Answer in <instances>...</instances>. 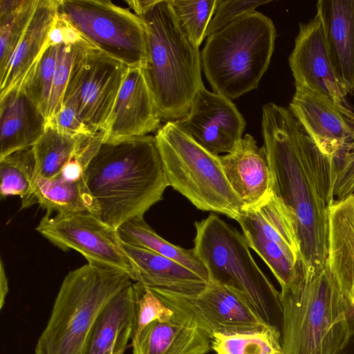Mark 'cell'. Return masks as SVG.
<instances>
[{
  "mask_svg": "<svg viewBox=\"0 0 354 354\" xmlns=\"http://www.w3.org/2000/svg\"><path fill=\"white\" fill-rule=\"evenodd\" d=\"M78 44L58 46L47 121L62 106L64 92L68 82Z\"/></svg>",
  "mask_w": 354,
  "mask_h": 354,
  "instance_id": "e575fe53",
  "label": "cell"
},
{
  "mask_svg": "<svg viewBox=\"0 0 354 354\" xmlns=\"http://www.w3.org/2000/svg\"><path fill=\"white\" fill-rule=\"evenodd\" d=\"M326 268L354 310V194L330 207Z\"/></svg>",
  "mask_w": 354,
  "mask_h": 354,
  "instance_id": "d6986e66",
  "label": "cell"
},
{
  "mask_svg": "<svg viewBox=\"0 0 354 354\" xmlns=\"http://www.w3.org/2000/svg\"><path fill=\"white\" fill-rule=\"evenodd\" d=\"M2 198L19 196L21 203L31 195L36 176L35 159L32 148L21 149L0 158Z\"/></svg>",
  "mask_w": 354,
  "mask_h": 354,
  "instance_id": "4dcf8cb0",
  "label": "cell"
},
{
  "mask_svg": "<svg viewBox=\"0 0 354 354\" xmlns=\"http://www.w3.org/2000/svg\"><path fill=\"white\" fill-rule=\"evenodd\" d=\"M277 35L271 19L254 10L207 37L201 68L214 93L232 100L257 88Z\"/></svg>",
  "mask_w": 354,
  "mask_h": 354,
  "instance_id": "52a82bcc",
  "label": "cell"
},
{
  "mask_svg": "<svg viewBox=\"0 0 354 354\" xmlns=\"http://www.w3.org/2000/svg\"><path fill=\"white\" fill-rule=\"evenodd\" d=\"M39 204L47 215H67L88 212L93 214L94 203L84 178L71 180L57 176L45 179L36 175L33 191L29 198L21 203V209Z\"/></svg>",
  "mask_w": 354,
  "mask_h": 354,
  "instance_id": "d4e9b609",
  "label": "cell"
},
{
  "mask_svg": "<svg viewBox=\"0 0 354 354\" xmlns=\"http://www.w3.org/2000/svg\"><path fill=\"white\" fill-rule=\"evenodd\" d=\"M162 119L141 68H129L116 97L104 140L157 131Z\"/></svg>",
  "mask_w": 354,
  "mask_h": 354,
  "instance_id": "e0dca14e",
  "label": "cell"
},
{
  "mask_svg": "<svg viewBox=\"0 0 354 354\" xmlns=\"http://www.w3.org/2000/svg\"><path fill=\"white\" fill-rule=\"evenodd\" d=\"M57 50L58 46H50L46 49L20 88L39 109L46 121Z\"/></svg>",
  "mask_w": 354,
  "mask_h": 354,
  "instance_id": "d6a6232c",
  "label": "cell"
},
{
  "mask_svg": "<svg viewBox=\"0 0 354 354\" xmlns=\"http://www.w3.org/2000/svg\"><path fill=\"white\" fill-rule=\"evenodd\" d=\"M316 8L336 73L346 92L354 95V0H319Z\"/></svg>",
  "mask_w": 354,
  "mask_h": 354,
  "instance_id": "44dd1931",
  "label": "cell"
},
{
  "mask_svg": "<svg viewBox=\"0 0 354 354\" xmlns=\"http://www.w3.org/2000/svg\"><path fill=\"white\" fill-rule=\"evenodd\" d=\"M59 0H38L28 26L6 68L0 73V97L21 88L48 48L46 41Z\"/></svg>",
  "mask_w": 354,
  "mask_h": 354,
  "instance_id": "ffe728a7",
  "label": "cell"
},
{
  "mask_svg": "<svg viewBox=\"0 0 354 354\" xmlns=\"http://www.w3.org/2000/svg\"><path fill=\"white\" fill-rule=\"evenodd\" d=\"M128 342L127 340L118 339L115 344L104 354H124Z\"/></svg>",
  "mask_w": 354,
  "mask_h": 354,
  "instance_id": "60d3db41",
  "label": "cell"
},
{
  "mask_svg": "<svg viewBox=\"0 0 354 354\" xmlns=\"http://www.w3.org/2000/svg\"><path fill=\"white\" fill-rule=\"evenodd\" d=\"M198 145L213 155L231 152L242 139L245 121L229 98L202 86L187 114L176 120Z\"/></svg>",
  "mask_w": 354,
  "mask_h": 354,
  "instance_id": "9a60e30c",
  "label": "cell"
},
{
  "mask_svg": "<svg viewBox=\"0 0 354 354\" xmlns=\"http://www.w3.org/2000/svg\"><path fill=\"white\" fill-rule=\"evenodd\" d=\"M261 127L270 190L295 219L306 271L319 273L328 257L335 160L321 151L287 108L264 104Z\"/></svg>",
  "mask_w": 354,
  "mask_h": 354,
  "instance_id": "6da1fadb",
  "label": "cell"
},
{
  "mask_svg": "<svg viewBox=\"0 0 354 354\" xmlns=\"http://www.w3.org/2000/svg\"><path fill=\"white\" fill-rule=\"evenodd\" d=\"M269 1L220 0L207 28L205 37L221 30L239 17L255 10Z\"/></svg>",
  "mask_w": 354,
  "mask_h": 354,
  "instance_id": "d590c367",
  "label": "cell"
},
{
  "mask_svg": "<svg viewBox=\"0 0 354 354\" xmlns=\"http://www.w3.org/2000/svg\"><path fill=\"white\" fill-rule=\"evenodd\" d=\"M120 243L133 266L136 282L185 295L198 294L207 285L198 274L172 259L121 241Z\"/></svg>",
  "mask_w": 354,
  "mask_h": 354,
  "instance_id": "603a6c76",
  "label": "cell"
},
{
  "mask_svg": "<svg viewBox=\"0 0 354 354\" xmlns=\"http://www.w3.org/2000/svg\"><path fill=\"white\" fill-rule=\"evenodd\" d=\"M133 354H206L210 337L195 325L176 317L155 321L131 339Z\"/></svg>",
  "mask_w": 354,
  "mask_h": 354,
  "instance_id": "cb8c5ba5",
  "label": "cell"
},
{
  "mask_svg": "<svg viewBox=\"0 0 354 354\" xmlns=\"http://www.w3.org/2000/svg\"><path fill=\"white\" fill-rule=\"evenodd\" d=\"M288 60L295 85L304 86L338 104L349 106L346 99L348 93L334 68L319 12L306 24H299Z\"/></svg>",
  "mask_w": 354,
  "mask_h": 354,
  "instance_id": "2e32d148",
  "label": "cell"
},
{
  "mask_svg": "<svg viewBox=\"0 0 354 354\" xmlns=\"http://www.w3.org/2000/svg\"><path fill=\"white\" fill-rule=\"evenodd\" d=\"M133 319L131 339L138 335L150 323L169 321L174 313L165 304L148 286L133 283Z\"/></svg>",
  "mask_w": 354,
  "mask_h": 354,
  "instance_id": "836d02e7",
  "label": "cell"
},
{
  "mask_svg": "<svg viewBox=\"0 0 354 354\" xmlns=\"http://www.w3.org/2000/svg\"><path fill=\"white\" fill-rule=\"evenodd\" d=\"M58 12L84 38L129 68H143L147 59L141 19L105 0H59Z\"/></svg>",
  "mask_w": 354,
  "mask_h": 354,
  "instance_id": "9c48e42d",
  "label": "cell"
},
{
  "mask_svg": "<svg viewBox=\"0 0 354 354\" xmlns=\"http://www.w3.org/2000/svg\"><path fill=\"white\" fill-rule=\"evenodd\" d=\"M36 230L63 251L75 250L87 261L95 260L114 266L134 280L133 266L122 248L116 230L91 213L54 216L45 214Z\"/></svg>",
  "mask_w": 354,
  "mask_h": 354,
  "instance_id": "4fadbf2b",
  "label": "cell"
},
{
  "mask_svg": "<svg viewBox=\"0 0 354 354\" xmlns=\"http://www.w3.org/2000/svg\"><path fill=\"white\" fill-rule=\"evenodd\" d=\"M128 70L87 39L77 45L63 104L74 107L93 134L105 131Z\"/></svg>",
  "mask_w": 354,
  "mask_h": 354,
  "instance_id": "30bf717a",
  "label": "cell"
},
{
  "mask_svg": "<svg viewBox=\"0 0 354 354\" xmlns=\"http://www.w3.org/2000/svg\"><path fill=\"white\" fill-rule=\"evenodd\" d=\"M210 339L216 354H283L281 334L270 326L252 332L215 333Z\"/></svg>",
  "mask_w": 354,
  "mask_h": 354,
  "instance_id": "f546056e",
  "label": "cell"
},
{
  "mask_svg": "<svg viewBox=\"0 0 354 354\" xmlns=\"http://www.w3.org/2000/svg\"><path fill=\"white\" fill-rule=\"evenodd\" d=\"M46 127L71 136L95 135L82 122L74 107L67 104H63L62 108L47 121Z\"/></svg>",
  "mask_w": 354,
  "mask_h": 354,
  "instance_id": "74e56055",
  "label": "cell"
},
{
  "mask_svg": "<svg viewBox=\"0 0 354 354\" xmlns=\"http://www.w3.org/2000/svg\"><path fill=\"white\" fill-rule=\"evenodd\" d=\"M87 261L64 279L34 354H82L100 313L132 284L124 270L95 260Z\"/></svg>",
  "mask_w": 354,
  "mask_h": 354,
  "instance_id": "5b68a950",
  "label": "cell"
},
{
  "mask_svg": "<svg viewBox=\"0 0 354 354\" xmlns=\"http://www.w3.org/2000/svg\"><path fill=\"white\" fill-rule=\"evenodd\" d=\"M116 232L121 241L172 259L208 282L207 270L194 249H184L164 239L146 223L143 217L124 222L118 227Z\"/></svg>",
  "mask_w": 354,
  "mask_h": 354,
  "instance_id": "4316f807",
  "label": "cell"
},
{
  "mask_svg": "<svg viewBox=\"0 0 354 354\" xmlns=\"http://www.w3.org/2000/svg\"><path fill=\"white\" fill-rule=\"evenodd\" d=\"M295 86L288 109L321 151L335 160L354 137V109Z\"/></svg>",
  "mask_w": 354,
  "mask_h": 354,
  "instance_id": "5bb4252c",
  "label": "cell"
},
{
  "mask_svg": "<svg viewBox=\"0 0 354 354\" xmlns=\"http://www.w3.org/2000/svg\"><path fill=\"white\" fill-rule=\"evenodd\" d=\"M92 214L116 230L162 199L169 183L155 136L103 140L84 174Z\"/></svg>",
  "mask_w": 354,
  "mask_h": 354,
  "instance_id": "7a4b0ae2",
  "label": "cell"
},
{
  "mask_svg": "<svg viewBox=\"0 0 354 354\" xmlns=\"http://www.w3.org/2000/svg\"><path fill=\"white\" fill-rule=\"evenodd\" d=\"M91 136L93 135L71 136L46 127L43 135L32 147L36 175L45 179L58 176Z\"/></svg>",
  "mask_w": 354,
  "mask_h": 354,
  "instance_id": "83f0119b",
  "label": "cell"
},
{
  "mask_svg": "<svg viewBox=\"0 0 354 354\" xmlns=\"http://www.w3.org/2000/svg\"><path fill=\"white\" fill-rule=\"evenodd\" d=\"M236 221L248 247L269 267L281 288L288 286L301 261L296 224L289 209L270 190L262 203L243 209Z\"/></svg>",
  "mask_w": 354,
  "mask_h": 354,
  "instance_id": "8fae6325",
  "label": "cell"
},
{
  "mask_svg": "<svg viewBox=\"0 0 354 354\" xmlns=\"http://www.w3.org/2000/svg\"><path fill=\"white\" fill-rule=\"evenodd\" d=\"M281 289L283 354H335L354 330V310L327 268L310 274L300 261Z\"/></svg>",
  "mask_w": 354,
  "mask_h": 354,
  "instance_id": "277c9868",
  "label": "cell"
},
{
  "mask_svg": "<svg viewBox=\"0 0 354 354\" xmlns=\"http://www.w3.org/2000/svg\"><path fill=\"white\" fill-rule=\"evenodd\" d=\"M335 354H354V330Z\"/></svg>",
  "mask_w": 354,
  "mask_h": 354,
  "instance_id": "ab89813d",
  "label": "cell"
},
{
  "mask_svg": "<svg viewBox=\"0 0 354 354\" xmlns=\"http://www.w3.org/2000/svg\"><path fill=\"white\" fill-rule=\"evenodd\" d=\"M38 0H0V73L8 66Z\"/></svg>",
  "mask_w": 354,
  "mask_h": 354,
  "instance_id": "f1b7e54d",
  "label": "cell"
},
{
  "mask_svg": "<svg viewBox=\"0 0 354 354\" xmlns=\"http://www.w3.org/2000/svg\"><path fill=\"white\" fill-rule=\"evenodd\" d=\"M155 138L169 186L197 209L237 221L243 205L225 178L218 156L198 145L176 121L167 122Z\"/></svg>",
  "mask_w": 354,
  "mask_h": 354,
  "instance_id": "ba28073f",
  "label": "cell"
},
{
  "mask_svg": "<svg viewBox=\"0 0 354 354\" xmlns=\"http://www.w3.org/2000/svg\"><path fill=\"white\" fill-rule=\"evenodd\" d=\"M8 292V279L4 270L3 263L1 261L0 266V309H2L6 295Z\"/></svg>",
  "mask_w": 354,
  "mask_h": 354,
  "instance_id": "f35d334b",
  "label": "cell"
},
{
  "mask_svg": "<svg viewBox=\"0 0 354 354\" xmlns=\"http://www.w3.org/2000/svg\"><path fill=\"white\" fill-rule=\"evenodd\" d=\"M125 2L144 24L147 59L142 71L160 116L178 120L204 85L198 48L182 31L169 0Z\"/></svg>",
  "mask_w": 354,
  "mask_h": 354,
  "instance_id": "3957f363",
  "label": "cell"
},
{
  "mask_svg": "<svg viewBox=\"0 0 354 354\" xmlns=\"http://www.w3.org/2000/svg\"><path fill=\"white\" fill-rule=\"evenodd\" d=\"M218 159L243 209L258 205L270 195L271 174L267 154L253 136L246 134L231 152L218 155Z\"/></svg>",
  "mask_w": 354,
  "mask_h": 354,
  "instance_id": "ac0fdd59",
  "label": "cell"
},
{
  "mask_svg": "<svg viewBox=\"0 0 354 354\" xmlns=\"http://www.w3.org/2000/svg\"><path fill=\"white\" fill-rule=\"evenodd\" d=\"M220 0H169L182 31L196 48L203 39Z\"/></svg>",
  "mask_w": 354,
  "mask_h": 354,
  "instance_id": "1f68e13d",
  "label": "cell"
},
{
  "mask_svg": "<svg viewBox=\"0 0 354 354\" xmlns=\"http://www.w3.org/2000/svg\"><path fill=\"white\" fill-rule=\"evenodd\" d=\"M354 194V137L335 160L333 194L340 200Z\"/></svg>",
  "mask_w": 354,
  "mask_h": 354,
  "instance_id": "8d00e7d4",
  "label": "cell"
},
{
  "mask_svg": "<svg viewBox=\"0 0 354 354\" xmlns=\"http://www.w3.org/2000/svg\"><path fill=\"white\" fill-rule=\"evenodd\" d=\"M194 226L193 249L209 279L241 293L259 317L281 334L280 292L254 261L243 234L213 213Z\"/></svg>",
  "mask_w": 354,
  "mask_h": 354,
  "instance_id": "8992f818",
  "label": "cell"
},
{
  "mask_svg": "<svg viewBox=\"0 0 354 354\" xmlns=\"http://www.w3.org/2000/svg\"><path fill=\"white\" fill-rule=\"evenodd\" d=\"M0 158L32 148L46 128V119L22 88L0 97Z\"/></svg>",
  "mask_w": 354,
  "mask_h": 354,
  "instance_id": "7402d4cb",
  "label": "cell"
},
{
  "mask_svg": "<svg viewBox=\"0 0 354 354\" xmlns=\"http://www.w3.org/2000/svg\"><path fill=\"white\" fill-rule=\"evenodd\" d=\"M149 288L176 317L195 325L210 338L215 333L252 332L269 326L241 293L211 279L195 295Z\"/></svg>",
  "mask_w": 354,
  "mask_h": 354,
  "instance_id": "7c38bea8",
  "label": "cell"
},
{
  "mask_svg": "<svg viewBox=\"0 0 354 354\" xmlns=\"http://www.w3.org/2000/svg\"><path fill=\"white\" fill-rule=\"evenodd\" d=\"M133 283L117 294L97 317L82 354H104L121 337L132 335Z\"/></svg>",
  "mask_w": 354,
  "mask_h": 354,
  "instance_id": "484cf974",
  "label": "cell"
}]
</instances>
